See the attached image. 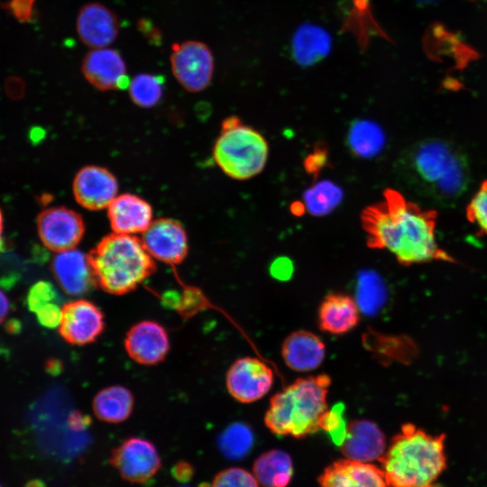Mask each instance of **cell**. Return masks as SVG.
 I'll return each mask as SVG.
<instances>
[{"label":"cell","instance_id":"1","mask_svg":"<svg viewBox=\"0 0 487 487\" xmlns=\"http://www.w3.org/2000/svg\"><path fill=\"white\" fill-rule=\"evenodd\" d=\"M436 211L424 209L400 192L387 188L380 202L363 210L361 224L367 245L389 251L402 265L455 262L436 242Z\"/></svg>","mask_w":487,"mask_h":487},{"label":"cell","instance_id":"2","mask_svg":"<svg viewBox=\"0 0 487 487\" xmlns=\"http://www.w3.org/2000/svg\"><path fill=\"white\" fill-rule=\"evenodd\" d=\"M402 166L416 191L441 205L455 203L469 186L467 159L446 140L430 138L416 143L407 152Z\"/></svg>","mask_w":487,"mask_h":487},{"label":"cell","instance_id":"3","mask_svg":"<svg viewBox=\"0 0 487 487\" xmlns=\"http://www.w3.org/2000/svg\"><path fill=\"white\" fill-rule=\"evenodd\" d=\"M446 436L404 424L379 458L389 487H435L446 467Z\"/></svg>","mask_w":487,"mask_h":487},{"label":"cell","instance_id":"4","mask_svg":"<svg viewBox=\"0 0 487 487\" xmlns=\"http://www.w3.org/2000/svg\"><path fill=\"white\" fill-rule=\"evenodd\" d=\"M330 385V376L324 373L297 379L271 398L264 416L266 427L273 434L295 438L317 432L328 410Z\"/></svg>","mask_w":487,"mask_h":487},{"label":"cell","instance_id":"5","mask_svg":"<svg viewBox=\"0 0 487 487\" xmlns=\"http://www.w3.org/2000/svg\"><path fill=\"white\" fill-rule=\"evenodd\" d=\"M95 285L107 293H128L155 271L153 258L135 235L111 233L87 254Z\"/></svg>","mask_w":487,"mask_h":487},{"label":"cell","instance_id":"6","mask_svg":"<svg viewBox=\"0 0 487 487\" xmlns=\"http://www.w3.org/2000/svg\"><path fill=\"white\" fill-rule=\"evenodd\" d=\"M268 156V142L257 130L234 115L222 122L213 158L225 175L236 180L250 179L263 170Z\"/></svg>","mask_w":487,"mask_h":487},{"label":"cell","instance_id":"7","mask_svg":"<svg viewBox=\"0 0 487 487\" xmlns=\"http://www.w3.org/2000/svg\"><path fill=\"white\" fill-rule=\"evenodd\" d=\"M172 74L188 92L205 90L211 83L215 61L207 44L197 40L176 42L170 57Z\"/></svg>","mask_w":487,"mask_h":487},{"label":"cell","instance_id":"8","mask_svg":"<svg viewBox=\"0 0 487 487\" xmlns=\"http://www.w3.org/2000/svg\"><path fill=\"white\" fill-rule=\"evenodd\" d=\"M110 464L131 483H145L159 472L161 459L156 446L142 437H129L114 448Z\"/></svg>","mask_w":487,"mask_h":487},{"label":"cell","instance_id":"9","mask_svg":"<svg viewBox=\"0 0 487 487\" xmlns=\"http://www.w3.org/2000/svg\"><path fill=\"white\" fill-rule=\"evenodd\" d=\"M37 228L41 243L56 253L74 249L86 231L82 216L66 207L42 210L37 218Z\"/></svg>","mask_w":487,"mask_h":487},{"label":"cell","instance_id":"10","mask_svg":"<svg viewBox=\"0 0 487 487\" xmlns=\"http://www.w3.org/2000/svg\"><path fill=\"white\" fill-rule=\"evenodd\" d=\"M272 370L261 360L245 356L234 361L226 373V388L230 395L241 403H253L264 397L271 389Z\"/></svg>","mask_w":487,"mask_h":487},{"label":"cell","instance_id":"11","mask_svg":"<svg viewBox=\"0 0 487 487\" xmlns=\"http://www.w3.org/2000/svg\"><path fill=\"white\" fill-rule=\"evenodd\" d=\"M141 240L153 259L167 264H179L188 254L187 232L181 223L172 218L152 220Z\"/></svg>","mask_w":487,"mask_h":487},{"label":"cell","instance_id":"12","mask_svg":"<svg viewBox=\"0 0 487 487\" xmlns=\"http://www.w3.org/2000/svg\"><path fill=\"white\" fill-rule=\"evenodd\" d=\"M104 326L103 313L89 300L77 299L61 307L59 332L71 345L92 343L103 332Z\"/></svg>","mask_w":487,"mask_h":487},{"label":"cell","instance_id":"13","mask_svg":"<svg viewBox=\"0 0 487 487\" xmlns=\"http://www.w3.org/2000/svg\"><path fill=\"white\" fill-rule=\"evenodd\" d=\"M81 71L86 80L100 91L127 88L131 80L120 52L107 47L89 51L82 60Z\"/></svg>","mask_w":487,"mask_h":487},{"label":"cell","instance_id":"14","mask_svg":"<svg viewBox=\"0 0 487 487\" xmlns=\"http://www.w3.org/2000/svg\"><path fill=\"white\" fill-rule=\"evenodd\" d=\"M76 201L87 210L107 208L118 193V181L106 168L87 165L76 174L72 183Z\"/></svg>","mask_w":487,"mask_h":487},{"label":"cell","instance_id":"15","mask_svg":"<svg viewBox=\"0 0 487 487\" xmlns=\"http://www.w3.org/2000/svg\"><path fill=\"white\" fill-rule=\"evenodd\" d=\"M76 29L79 40L92 49L108 47L119 33V19L115 13L98 2H89L79 9Z\"/></svg>","mask_w":487,"mask_h":487},{"label":"cell","instance_id":"16","mask_svg":"<svg viewBox=\"0 0 487 487\" xmlns=\"http://www.w3.org/2000/svg\"><path fill=\"white\" fill-rule=\"evenodd\" d=\"M124 346L133 360L152 365L165 358L170 347L169 336L159 323L144 320L133 326L127 332Z\"/></svg>","mask_w":487,"mask_h":487},{"label":"cell","instance_id":"17","mask_svg":"<svg viewBox=\"0 0 487 487\" xmlns=\"http://www.w3.org/2000/svg\"><path fill=\"white\" fill-rule=\"evenodd\" d=\"M106 209L114 233L131 235L142 234L152 222V206L135 194L117 195Z\"/></svg>","mask_w":487,"mask_h":487},{"label":"cell","instance_id":"18","mask_svg":"<svg viewBox=\"0 0 487 487\" xmlns=\"http://www.w3.org/2000/svg\"><path fill=\"white\" fill-rule=\"evenodd\" d=\"M341 452L347 459L367 463L379 458L386 450L385 436L380 427L368 419H355L346 426Z\"/></svg>","mask_w":487,"mask_h":487},{"label":"cell","instance_id":"19","mask_svg":"<svg viewBox=\"0 0 487 487\" xmlns=\"http://www.w3.org/2000/svg\"><path fill=\"white\" fill-rule=\"evenodd\" d=\"M318 482L320 487H389L381 469L347 458L327 466Z\"/></svg>","mask_w":487,"mask_h":487},{"label":"cell","instance_id":"20","mask_svg":"<svg viewBox=\"0 0 487 487\" xmlns=\"http://www.w3.org/2000/svg\"><path fill=\"white\" fill-rule=\"evenodd\" d=\"M51 270L60 287L69 295H82L95 285L87 254L75 248L58 253Z\"/></svg>","mask_w":487,"mask_h":487},{"label":"cell","instance_id":"21","mask_svg":"<svg viewBox=\"0 0 487 487\" xmlns=\"http://www.w3.org/2000/svg\"><path fill=\"white\" fill-rule=\"evenodd\" d=\"M326 346L321 338L307 330L290 333L281 345V356L286 365L296 372H310L321 365Z\"/></svg>","mask_w":487,"mask_h":487},{"label":"cell","instance_id":"22","mask_svg":"<svg viewBox=\"0 0 487 487\" xmlns=\"http://www.w3.org/2000/svg\"><path fill=\"white\" fill-rule=\"evenodd\" d=\"M319 328L332 335H343L354 329L360 320L356 301L344 293H331L318 309Z\"/></svg>","mask_w":487,"mask_h":487},{"label":"cell","instance_id":"23","mask_svg":"<svg viewBox=\"0 0 487 487\" xmlns=\"http://www.w3.org/2000/svg\"><path fill=\"white\" fill-rule=\"evenodd\" d=\"M332 45L328 32L319 25L301 24L292 38V55L301 66H311L326 58Z\"/></svg>","mask_w":487,"mask_h":487},{"label":"cell","instance_id":"24","mask_svg":"<svg viewBox=\"0 0 487 487\" xmlns=\"http://www.w3.org/2000/svg\"><path fill=\"white\" fill-rule=\"evenodd\" d=\"M133 408V396L125 387L113 385L101 390L93 400L96 417L107 423H120L129 418Z\"/></svg>","mask_w":487,"mask_h":487},{"label":"cell","instance_id":"25","mask_svg":"<svg viewBox=\"0 0 487 487\" xmlns=\"http://www.w3.org/2000/svg\"><path fill=\"white\" fill-rule=\"evenodd\" d=\"M292 460L284 451L272 449L253 464V473L263 487H285L292 477Z\"/></svg>","mask_w":487,"mask_h":487},{"label":"cell","instance_id":"26","mask_svg":"<svg viewBox=\"0 0 487 487\" xmlns=\"http://www.w3.org/2000/svg\"><path fill=\"white\" fill-rule=\"evenodd\" d=\"M385 133L381 127L370 120L354 122L348 131L347 142L351 152L364 159L378 155L385 145Z\"/></svg>","mask_w":487,"mask_h":487},{"label":"cell","instance_id":"27","mask_svg":"<svg viewBox=\"0 0 487 487\" xmlns=\"http://www.w3.org/2000/svg\"><path fill=\"white\" fill-rule=\"evenodd\" d=\"M343 190L335 183L324 179L308 188L303 195L304 207L314 216L331 213L342 201Z\"/></svg>","mask_w":487,"mask_h":487},{"label":"cell","instance_id":"28","mask_svg":"<svg viewBox=\"0 0 487 487\" xmlns=\"http://www.w3.org/2000/svg\"><path fill=\"white\" fill-rule=\"evenodd\" d=\"M127 88L133 104L139 107L151 108L162 98L164 78L152 73H139L130 80Z\"/></svg>","mask_w":487,"mask_h":487},{"label":"cell","instance_id":"29","mask_svg":"<svg viewBox=\"0 0 487 487\" xmlns=\"http://www.w3.org/2000/svg\"><path fill=\"white\" fill-rule=\"evenodd\" d=\"M253 443V432L242 423L230 425L221 433L217 440L221 453L233 460L244 457L252 448Z\"/></svg>","mask_w":487,"mask_h":487},{"label":"cell","instance_id":"30","mask_svg":"<svg viewBox=\"0 0 487 487\" xmlns=\"http://www.w3.org/2000/svg\"><path fill=\"white\" fill-rule=\"evenodd\" d=\"M466 216L468 220L477 227L480 234H487V179L482 183L471 199L466 209Z\"/></svg>","mask_w":487,"mask_h":487},{"label":"cell","instance_id":"31","mask_svg":"<svg viewBox=\"0 0 487 487\" xmlns=\"http://www.w3.org/2000/svg\"><path fill=\"white\" fill-rule=\"evenodd\" d=\"M211 487H259L257 479L248 471L231 467L219 472Z\"/></svg>","mask_w":487,"mask_h":487},{"label":"cell","instance_id":"32","mask_svg":"<svg viewBox=\"0 0 487 487\" xmlns=\"http://www.w3.org/2000/svg\"><path fill=\"white\" fill-rule=\"evenodd\" d=\"M343 405L328 409L321 418L319 428L326 431L334 443L341 446L346 434V426L343 418Z\"/></svg>","mask_w":487,"mask_h":487},{"label":"cell","instance_id":"33","mask_svg":"<svg viewBox=\"0 0 487 487\" xmlns=\"http://www.w3.org/2000/svg\"><path fill=\"white\" fill-rule=\"evenodd\" d=\"M58 294L52 284L38 281L32 285L27 295V305L31 311L36 313L44 306L57 302Z\"/></svg>","mask_w":487,"mask_h":487},{"label":"cell","instance_id":"34","mask_svg":"<svg viewBox=\"0 0 487 487\" xmlns=\"http://www.w3.org/2000/svg\"><path fill=\"white\" fill-rule=\"evenodd\" d=\"M39 323L46 327L53 328L59 326L61 317V308L57 302L48 304L39 309L36 313Z\"/></svg>","mask_w":487,"mask_h":487},{"label":"cell","instance_id":"35","mask_svg":"<svg viewBox=\"0 0 487 487\" xmlns=\"http://www.w3.org/2000/svg\"><path fill=\"white\" fill-rule=\"evenodd\" d=\"M138 29L150 42L159 44L161 41V32L148 19L139 20Z\"/></svg>","mask_w":487,"mask_h":487},{"label":"cell","instance_id":"36","mask_svg":"<svg viewBox=\"0 0 487 487\" xmlns=\"http://www.w3.org/2000/svg\"><path fill=\"white\" fill-rule=\"evenodd\" d=\"M171 474L178 482H187L191 480L194 468L190 463L180 461L172 467Z\"/></svg>","mask_w":487,"mask_h":487},{"label":"cell","instance_id":"37","mask_svg":"<svg viewBox=\"0 0 487 487\" xmlns=\"http://www.w3.org/2000/svg\"><path fill=\"white\" fill-rule=\"evenodd\" d=\"M271 270L273 276L286 278L290 276L292 272V263L289 259L279 258L273 262Z\"/></svg>","mask_w":487,"mask_h":487},{"label":"cell","instance_id":"38","mask_svg":"<svg viewBox=\"0 0 487 487\" xmlns=\"http://www.w3.org/2000/svg\"><path fill=\"white\" fill-rule=\"evenodd\" d=\"M10 309V302L5 293L0 289V325L5 319Z\"/></svg>","mask_w":487,"mask_h":487},{"label":"cell","instance_id":"39","mask_svg":"<svg viewBox=\"0 0 487 487\" xmlns=\"http://www.w3.org/2000/svg\"><path fill=\"white\" fill-rule=\"evenodd\" d=\"M2 234H3V216H2L1 210H0V250H1L2 244H3Z\"/></svg>","mask_w":487,"mask_h":487},{"label":"cell","instance_id":"40","mask_svg":"<svg viewBox=\"0 0 487 487\" xmlns=\"http://www.w3.org/2000/svg\"><path fill=\"white\" fill-rule=\"evenodd\" d=\"M0 487H1V485H0Z\"/></svg>","mask_w":487,"mask_h":487}]
</instances>
